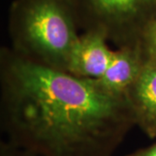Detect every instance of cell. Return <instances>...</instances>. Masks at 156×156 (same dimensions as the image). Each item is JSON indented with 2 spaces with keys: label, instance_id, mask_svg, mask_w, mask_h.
Returning <instances> with one entry per match:
<instances>
[{
  "label": "cell",
  "instance_id": "8992f818",
  "mask_svg": "<svg viewBox=\"0 0 156 156\" xmlns=\"http://www.w3.org/2000/svg\"><path fill=\"white\" fill-rule=\"evenodd\" d=\"M145 65V59L139 44L117 48L111 61L98 83L113 93L126 95Z\"/></svg>",
  "mask_w": 156,
  "mask_h": 156
},
{
  "label": "cell",
  "instance_id": "277c9868",
  "mask_svg": "<svg viewBox=\"0 0 156 156\" xmlns=\"http://www.w3.org/2000/svg\"><path fill=\"white\" fill-rule=\"evenodd\" d=\"M107 37L99 30H89L80 35L73 54L69 73L75 76L100 79L106 72L113 51Z\"/></svg>",
  "mask_w": 156,
  "mask_h": 156
},
{
  "label": "cell",
  "instance_id": "7a4b0ae2",
  "mask_svg": "<svg viewBox=\"0 0 156 156\" xmlns=\"http://www.w3.org/2000/svg\"><path fill=\"white\" fill-rule=\"evenodd\" d=\"M77 26L69 0H17L10 12V49L35 64L69 73Z\"/></svg>",
  "mask_w": 156,
  "mask_h": 156
},
{
  "label": "cell",
  "instance_id": "6da1fadb",
  "mask_svg": "<svg viewBox=\"0 0 156 156\" xmlns=\"http://www.w3.org/2000/svg\"><path fill=\"white\" fill-rule=\"evenodd\" d=\"M0 126L5 140L37 156H113L135 122L126 95L35 64L5 46Z\"/></svg>",
  "mask_w": 156,
  "mask_h": 156
},
{
  "label": "cell",
  "instance_id": "52a82bcc",
  "mask_svg": "<svg viewBox=\"0 0 156 156\" xmlns=\"http://www.w3.org/2000/svg\"><path fill=\"white\" fill-rule=\"evenodd\" d=\"M138 44L142 51L145 63L156 64V16L146 26Z\"/></svg>",
  "mask_w": 156,
  "mask_h": 156
},
{
  "label": "cell",
  "instance_id": "5b68a950",
  "mask_svg": "<svg viewBox=\"0 0 156 156\" xmlns=\"http://www.w3.org/2000/svg\"><path fill=\"white\" fill-rule=\"evenodd\" d=\"M135 126L156 139V64L146 62L139 76L127 90Z\"/></svg>",
  "mask_w": 156,
  "mask_h": 156
},
{
  "label": "cell",
  "instance_id": "ba28073f",
  "mask_svg": "<svg viewBox=\"0 0 156 156\" xmlns=\"http://www.w3.org/2000/svg\"><path fill=\"white\" fill-rule=\"evenodd\" d=\"M0 156H37L28 151L11 145L6 140L0 142Z\"/></svg>",
  "mask_w": 156,
  "mask_h": 156
},
{
  "label": "cell",
  "instance_id": "9c48e42d",
  "mask_svg": "<svg viewBox=\"0 0 156 156\" xmlns=\"http://www.w3.org/2000/svg\"><path fill=\"white\" fill-rule=\"evenodd\" d=\"M125 156H156V142L148 147L137 149Z\"/></svg>",
  "mask_w": 156,
  "mask_h": 156
},
{
  "label": "cell",
  "instance_id": "3957f363",
  "mask_svg": "<svg viewBox=\"0 0 156 156\" xmlns=\"http://www.w3.org/2000/svg\"><path fill=\"white\" fill-rule=\"evenodd\" d=\"M78 25L104 34L117 48L139 43L156 16V0H69Z\"/></svg>",
  "mask_w": 156,
  "mask_h": 156
}]
</instances>
